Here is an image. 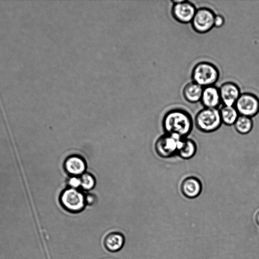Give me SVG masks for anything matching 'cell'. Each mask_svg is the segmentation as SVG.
Instances as JSON below:
<instances>
[{"instance_id": "cell-1", "label": "cell", "mask_w": 259, "mask_h": 259, "mask_svg": "<svg viewBox=\"0 0 259 259\" xmlns=\"http://www.w3.org/2000/svg\"><path fill=\"white\" fill-rule=\"evenodd\" d=\"M162 127L165 134L186 138L193 130L192 117L187 110L175 108L167 111L162 119Z\"/></svg>"}, {"instance_id": "cell-2", "label": "cell", "mask_w": 259, "mask_h": 259, "mask_svg": "<svg viewBox=\"0 0 259 259\" xmlns=\"http://www.w3.org/2000/svg\"><path fill=\"white\" fill-rule=\"evenodd\" d=\"M220 76L219 68L208 61H200L196 64L191 71L192 81L203 88L214 85Z\"/></svg>"}, {"instance_id": "cell-3", "label": "cell", "mask_w": 259, "mask_h": 259, "mask_svg": "<svg viewBox=\"0 0 259 259\" xmlns=\"http://www.w3.org/2000/svg\"><path fill=\"white\" fill-rule=\"evenodd\" d=\"M194 121L196 128L204 133L217 131L222 124L219 110L214 108H203L199 110Z\"/></svg>"}, {"instance_id": "cell-4", "label": "cell", "mask_w": 259, "mask_h": 259, "mask_svg": "<svg viewBox=\"0 0 259 259\" xmlns=\"http://www.w3.org/2000/svg\"><path fill=\"white\" fill-rule=\"evenodd\" d=\"M59 201L62 206L71 213L80 212L87 206L85 194L80 189L67 188L60 194Z\"/></svg>"}, {"instance_id": "cell-5", "label": "cell", "mask_w": 259, "mask_h": 259, "mask_svg": "<svg viewBox=\"0 0 259 259\" xmlns=\"http://www.w3.org/2000/svg\"><path fill=\"white\" fill-rule=\"evenodd\" d=\"M183 139L176 135L164 134L155 142V152L163 158H169L177 155Z\"/></svg>"}, {"instance_id": "cell-6", "label": "cell", "mask_w": 259, "mask_h": 259, "mask_svg": "<svg viewBox=\"0 0 259 259\" xmlns=\"http://www.w3.org/2000/svg\"><path fill=\"white\" fill-rule=\"evenodd\" d=\"M215 14L211 9L201 7L197 9L191 22L193 29L197 33L204 34L214 27Z\"/></svg>"}, {"instance_id": "cell-7", "label": "cell", "mask_w": 259, "mask_h": 259, "mask_svg": "<svg viewBox=\"0 0 259 259\" xmlns=\"http://www.w3.org/2000/svg\"><path fill=\"white\" fill-rule=\"evenodd\" d=\"M234 107L240 115L252 118L259 113V98L253 93H242Z\"/></svg>"}, {"instance_id": "cell-8", "label": "cell", "mask_w": 259, "mask_h": 259, "mask_svg": "<svg viewBox=\"0 0 259 259\" xmlns=\"http://www.w3.org/2000/svg\"><path fill=\"white\" fill-rule=\"evenodd\" d=\"M171 14L175 20L183 24L191 23L197 10L195 5L188 1H172Z\"/></svg>"}, {"instance_id": "cell-9", "label": "cell", "mask_w": 259, "mask_h": 259, "mask_svg": "<svg viewBox=\"0 0 259 259\" xmlns=\"http://www.w3.org/2000/svg\"><path fill=\"white\" fill-rule=\"evenodd\" d=\"M219 89L223 105L234 106L241 94L238 85L233 81H228L223 83Z\"/></svg>"}, {"instance_id": "cell-10", "label": "cell", "mask_w": 259, "mask_h": 259, "mask_svg": "<svg viewBox=\"0 0 259 259\" xmlns=\"http://www.w3.org/2000/svg\"><path fill=\"white\" fill-rule=\"evenodd\" d=\"M180 190L184 196L188 199H194L198 197L202 191L201 180L195 176L185 178L180 185Z\"/></svg>"}, {"instance_id": "cell-11", "label": "cell", "mask_w": 259, "mask_h": 259, "mask_svg": "<svg viewBox=\"0 0 259 259\" xmlns=\"http://www.w3.org/2000/svg\"><path fill=\"white\" fill-rule=\"evenodd\" d=\"M64 168L70 176H80L86 172L87 163L81 156L78 155H72L65 159Z\"/></svg>"}, {"instance_id": "cell-12", "label": "cell", "mask_w": 259, "mask_h": 259, "mask_svg": "<svg viewBox=\"0 0 259 259\" xmlns=\"http://www.w3.org/2000/svg\"><path fill=\"white\" fill-rule=\"evenodd\" d=\"M200 102L204 108L218 109L221 103L219 88L214 85L203 88Z\"/></svg>"}, {"instance_id": "cell-13", "label": "cell", "mask_w": 259, "mask_h": 259, "mask_svg": "<svg viewBox=\"0 0 259 259\" xmlns=\"http://www.w3.org/2000/svg\"><path fill=\"white\" fill-rule=\"evenodd\" d=\"M125 243V237L120 232L114 231L107 234L103 241L106 249L111 252H116L120 250Z\"/></svg>"}, {"instance_id": "cell-14", "label": "cell", "mask_w": 259, "mask_h": 259, "mask_svg": "<svg viewBox=\"0 0 259 259\" xmlns=\"http://www.w3.org/2000/svg\"><path fill=\"white\" fill-rule=\"evenodd\" d=\"M203 88L191 81L186 83L182 90L185 100L190 103H196L200 101Z\"/></svg>"}, {"instance_id": "cell-15", "label": "cell", "mask_w": 259, "mask_h": 259, "mask_svg": "<svg viewBox=\"0 0 259 259\" xmlns=\"http://www.w3.org/2000/svg\"><path fill=\"white\" fill-rule=\"evenodd\" d=\"M197 149L196 142L187 137L182 140L177 155L183 159H190L195 156Z\"/></svg>"}, {"instance_id": "cell-16", "label": "cell", "mask_w": 259, "mask_h": 259, "mask_svg": "<svg viewBox=\"0 0 259 259\" xmlns=\"http://www.w3.org/2000/svg\"><path fill=\"white\" fill-rule=\"evenodd\" d=\"M219 111L222 123L228 126L234 125L239 115L234 106L223 105Z\"/></svg>"}, {"instance_id": "cell-17", "label": "cell", "mask_w": 259, "mask_h": 259, "mask_svg": "<svg viewBox=\"0 0 259 259\" xmlns=\"http://www.w3.org/2000/svg\"><path fill=\"white\" fill-rule=\"evenodd\" d=\"M233 125L238 133L247 135L252 130L254 122L252 118L239 115Z\"/></svg>"}, {"instance_id": "cell-18", "label": "cell", "mask_w": 259, "mask_h": 259, "mask_svg": "<svg viewBox=\"0 0 259 259\" xmlns=\"http://www.w3.org/2000/svg\"><path fill=\"white\" fill-rule=\"evenodd\" d=\"M81 187L83 191H88L93 189L96 183L95 177L91 173L85 172L80 176Z\"/></svg>"}, {"instance_id": "cell-19", "label": "cell", "mask_w": 259, "mask_h": 259, "mask_svg": "<svg viewBox=\"0 0 259 259\" xmlns=\"http://www.w3.org/2000/svg\"><path fill=\"white\" fill-rule=\"evenodd\" d=\"M69 188L80 189L81 187V179L80 176H70L67 180Z\"/></svg>"}, {"instance_id": "cell-20", "label": "cell", "mask_w": 259, "mask_h": 259, "mask_svg": "<svg viewBox=\"0 0 259 259\" xmlns=\"http://www.w3.org/2000/svg\"><path fill=\"white\" fill-rule=\"evenodd\" d=\"M224 17L222 15L216 14L214 20V27L220 28L224 25Z\"/></svg>"}, {"instance_id": "cell-21", "label": "cell", "mask_w": 259, "mask_h": 259, "mask_svg": "<svg viewBox=\"0 0 259 259\" xmlns=\"http://www.w3.org/2000/svg\"><path fill=\"white\" fill-rule=\"evenodd\" d=\"M97 198L96 196L91 193L85 194V202L87 205H92L96 202Z\"/></svg>"}, {"instance_id": "cell-22", "label": "cell", "mask_w": 259, "mask_h": 259, "mask_svg": "<svg viewBox=\"0 0 259 259\" xmlns=\"http://www.w3.org/2000/svg\"><path fill=\"white\" fill-rule=\"evenodd\" d=\"M255 220L256 223L259 225V210L255 213Z\"/></svg>"}]
</instances>
